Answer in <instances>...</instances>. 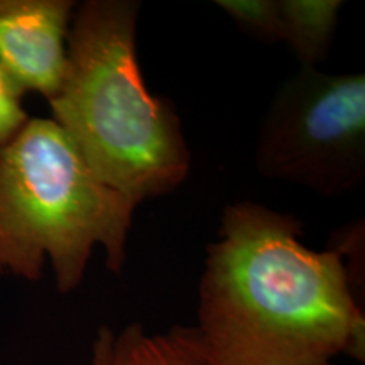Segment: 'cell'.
Returning <instances> with one entry per match:
<instances>
[{"instance_id":"5","label":"cell","mask_w":365,"mask_h":365,"mask_svg":"<svg viewBox=\"0 0 365 365\" xmlns=\"http://www.w3.org/2000/svg\"><path fill=\"white\" fill-rule=\"evenodd\" d=\"M75 9L73 0H0V66L48 102L65 76Z\"/></svg>"},{"instance_id":"1","label":"cell","mask_w":365,"mask_h":365,"mask_svg":"<svg viewBox=\"0 0 365 365\" xmlns=\"http://www.w3.org/2000/svg\"><path fill=\"white\" fill-rule=\"evenodd\" d=\"M303 222L255 202L227 205L208 245L195 327L210 365L365 360V314L344 257L301 242Z\"/></svg>"},{"instance_id":"2","label":"cell","mask_w":365,"mask_h":365,"mask_svg":"<svg viewBox=\"0 0 365 365\" xmlns=\"http://www.w3.org/2000/svg\"><path fill=\"white\" fill-rule=\"evenodd\" d=\"M135 0H86L68 33L53 120L100 181L135 205L170 195L191 170L171 100L153 95L137 59Z\"/></svg>"},{"instance_id":"9","label":"cell","mask_w":365,"mask_h":365,"mask_svg":"<svg viewBox=\"0 0 365 365\" xmlns=\"http://www.w3.org/2000/svg\"><path fill=\"white\" fill-rule=\"evenodd\" d=\"M330 247L339 250L341 257H349L344 259V264L355 291L359 279L360 284H364V222H352L341 227L330 240Z\"/></svg>"},{"instance_id":"12","label":"cell","mask_w":365,"mask_h":365,"mask_svg":"<svg viewBox=\"0 0 365 365\" xmlns=\"http://www.w3.org/2000/svg\"><path fill=\"white\" fill-rule=\"evenodd\" d=\"M323 365H333V364H323Z\"/></svg>"},{"instance_id":"8","label":"cell","mask_w":365,"mask_h":365,"mask_svg":"<svg viewBox=\"0 0 365 365\" xmlns=\"http://www.w3.org/2000/svg\"><path fill=\"white\" fill-rule=\"evenodd\" d=\"M215 4L250 39L266 44L282 41L279 0H217Z\"/></svg>"},{"instance_id":"7","label":"cell","mask_w":365,"mask_h":365,"mask_svg":"<svg viewBox=\"0 0 365 365\" xmlns=\"http://www.w3.org/2000/svg\"><path fill=\"white\" fill-rule=\"evenodd\" d=\"M282 43L289 46L299 68H318L330 56L341 0H279Z\"/></svg>"},{"instance_id":"4","label":"cell","mask_w":365,"mask_h":365,"mask_svg":"<svg viewBox=\"0 0 365 365\" xmlns=\"http://www.w3.org/2000/svg\"><path fill=\"white\" fill-rule=\"evenodd\" d=\"M259 175L323 198L365 181V75L299 68L282 81L262 117Z\"/></svg>"},{"instance_id":"11","label":"cell","mask_w":365,"mask_h":365,"mask_svg":"<svg viewBox=\"0 0 365 365\" xmlns=\"http://www.w3.org/2000/svg\"><path fill=\"white\" fill-rule=\"evenodd\" d=\"M113 330L108 327L98 328L97 339L93 341L91 349V362L90 365H110V350L113 340Z\"/></svg>"},{"instance_id":"6","label":"cell","mask_w":365,"mask_h":365,"mask_svg":"<svg viewBox=\"0 0 365 365\" xmlns=\"http://www.w3.org/2000/svg\"><path fill=\"white\" fill-rule=\"evenodd\" d=\"M110 365H210L195 327L176 325L163 333H149L130 323L113 333Z\"/></svg>"},{"instance_id":"3","label":"cell","mask_w":365,"mask_h":365,"mask_svg":"<svg viewBox=\"0 0 365 365\" xmlns=\"http://www.w3.org/2000/svg\"><path fill=\"white\" fill-rule=\"evenodd\" d=\"M135 207L91 173L53 118L29 117L0 143V272L39 281L48 257L68 294L100 245L108 271L120 274Z\"/></svg>"},{"instance_id":"10","label":"cell","mask_w":365,"mask_h":365,"mask_svg":"<svg viewBox=\"0 0 365 365\" xmlns=\"http://www.w3.org/2000/svg\"><path fill=\"white\" fill-rule=\"evenodd\" d=\"M24 93L26 91L0 66V143L11 139L29 118L22 105Z\"/></svg>"}]
</instances>
